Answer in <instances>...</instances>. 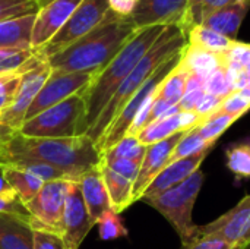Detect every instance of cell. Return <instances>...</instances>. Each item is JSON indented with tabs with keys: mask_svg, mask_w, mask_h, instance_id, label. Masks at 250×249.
I'll list each match as a JSON object with an SVG mask.
<instances>
[{
	"mask_svg": "<svg viewBox=\"0 0 250 249\" xmlns=\"http://www.w3.org/2000/svg\"><path fill=\"white\" fill-rule=\"evenodd\" d=\"M136 31L129 16L108 10L103 22L92 31L47 60L54 70L98 73Z\"/></svg>",
	"mask_w": 250,
	"mask_h": 249,
	"instance_id": "1",
	"label": "cell"
},
{
	"mask_svg": "<svg viewBox=\"0 0 250 249\" xmlns=\"http://www.w3.org/2000/svg\"><path fill=\"white\" fill-rule=\"evenodd\" d=\"M41 160L62 172L75 183L81 176L101 163V153L95 142L86 136L73 138H29L19 132L9 145V163L12 158Z\"/></svg>",
	"mask_w": 250,
	"mask_h": 249,
	"instance_id": "2",
	"label": "cell"
},
{
	"mask_svg": "<svg viewBox=\"0 0 250 249\" xmlns=\"http://www.w3.org/2000/svg\"><path fill=\"white\" fill-rule=\"evenodd\" d=\"M164 28L166 26H148L138 29L108 65L95 73L89 87L82 92L86 103V132L97 122L120 84L163 34Z\"/></svg>",
	"mask_w": 250,
	"mask_h": 249,
	"instance_id": "3",
	"label": "cell"
},
{
	"mask_svg": "<svg viewBox=\"0 0 250 249\" xmlns=\"http://www.w3.org/2000/svg\"><path fill=\"white\" fill-rule=\"evenodd\" d=\"M188 45V37L179 26H166L163 34L154 43V45L148 50V53L141 59V62L135 66V69L129 73V76L120 84L97 122L86 132L95 145L105 134L113 120L119 116L126 103L133 97V94L148 81V78L167 60L182 53Z\"/></svg>",
	"mask_w": 250,
	"mask_h": 249,
	"instance_id": "4",
	"label": "cell"
},
{
	"mask_svg": "<svg viewBox=\"0 0 250 249\" xmlns=\"http://www.w3.org/2000/svg\"><path fill=\"white\" fill-rule=\"evenodd\" d=\"M204 182L205 173L199 169L182 183L155 197L141 200L167 219V222L180 236L182 245H189L196 239L198 226L193 223L192 214Z\"/></svg>",
	"mask_w": 250,
	"mask_h": 249,
	"instance_id": "5",
	"label": "cell"
},
{
	"mask_svg": "<svg viewBox=\"0 0 250 249\" xmlns=\"http://www.w3.org/2000/svg\"><path fill=\"white\" fill-rule=\"evenodd\" d=\"M29 138H73L86 135V103L82 92L48 107L18 131Z\"/></svg>",
	"mask_w": 250,
	"mask_h": 249,
	"instance_id": "6",
	"label": "cell"
},
{
	"mask_svg": "<svg viewBox=\"0 0 250 249\" xmlns=\"http://www.w3.org/2000/svg\"><path fill=\"white\" fill-rule=\"evenodd\" d=\"M182 53L176 54L174 57H171L170 60H167L166 63H163L149 78L148 81L133 94V97L126 103V106L122 109V112L119 113V116L113 120V123L108 126V129L105 131V134L101 136V139L97 142V148L101 153V156L108 151L111 147H114L123 136H126L129 134V129L132 126V123L135 122L138 113L141 112V109L149 103L155 94L158 87L161 85V82L166 79V76L177 66V63L182 59Z\"/></svg>",
	"mask_w": 250,
	"mask_h": 249,
	"instance_id": "7",
	"label": "cell"
},
{
	"mask_svg": "<svg viewBox=\"0 0 250 249\" xmlns=\"http://www.w3.org/2000/svg\"><path fill=\"white\" fill-rule=\"evenodd\" d=\"M50 73L51 66L48 60L35 51L34 56L22 66V78L18 91L10 107L1 114L0 122L18 132L25 122V116L31 104L34 103L35 97L48 79Z\"/></svg>",
	"mask_w": 250,
	"mask_h": 249,
	"instance_id": "8",
	"label": "cell"
},
{
	"mask_svg": "<svg viewBox=\"0 0 250 249\" xmlns=\"http://www.w3.org/2000/svg\"><path fill=\"white\" fill-rule=\"evenodd\" d=\"M110 10L108 0H82L64 26L37 53L45 59L60 53L103 22Z\"/></svg>",
	"mask_w": 250,
	"mask_h": 249,
	"instance_id": "9",
	"label": "cell"
},
{
	"mask_svg": "<svg viewBox=\"0 0 250 249\" xmlns=\"http://www.w3.org/2000/svg\"><path fill=\"white\" fill-rule=\"evenodd\" d=\"M73 182L51 181L44 182L40 192L25 204L29 213V223L34 230L62 235V219L66 195Z\"/></svg>",
	"mask_w": 250,
	"mask_h": 249,
	"instance_id": "10",
	"label": "cell"
},
{
	"mask_svg": "<svg viewBox=\"0 0 250 249\" xmlns=\"http://www.w3.org/2000/svg\"><path fill=\"white\" fill-rule=\"evenodd\" d=\"M204 236L221 239L231 247L250 249V194L214 222L198 226L196 239Z\"/></svg>",
	"mask_w": 250,
	"mask_h": 249,
	"instance_id": "11",
	"label": "cell"
},
{
	"mask_svg": "<svg viewBox=\"0 0 250 249\" xmlns=\"http://www.w3.org/2000/svg\"><path fill=\"white\" fill-rule=\"evenodd\" d=\"M94 76L95 73L91 72H63L51 69L48 79L45 81L41 91L31 104L25 116V120L32 119L38 113L47 110L54 104H59L60 101L69 98L70 95L85 92Z\"/></svg>",
	"mask_w": 250,
	"mask_h": 249,
	"instance_id": "12",
	"label": "cell"
},
{
	"mask_svg": "<svg viewBox=\"0 0 250 249\" xmlns=\"http://www.w3.org/2000/svg\"><path fill=\"white\" fill-rule=\"evenodd\" d=\"M189 0H138L129 16L136 29L148 26H179L185 32Z\"/></svg>",
	"mask_w": 250,
	"mask_h": 249,
	"instance_id": "13",
	"label": "cell"
},
{
	"mask_svg": "<svg viewBox=\"0 0 250 249\" xmlns=\"http://www.w3.org/2000/svg\"><path fill=\"white\" fill-rule=\"evenodd\" d=\"M88 208L85 205L81 188L78 183H72L66 195L63 219H62V241L67 249H79L89 230L94 227Z\"/></svg>",
	"mask_w": 250,
	"mask_h": 249,
	"instance_id": "14",
	"label": "cell"
},
{
	"mask_svg": "<svg viewBox=\"0 0 250 249\" xmlns=\"http://www.w3.org/2000/svg\"><path fill=\"white\" fill-rule=\"evenodd\" d=\"M81 1L82 0H53L44 7H40L31 35V47L34 51L44 47L64 26Z\"/></svg>",
	"mask_w": 250,
	"mask_h": 249,
	"instance_id": "15",
	"label": "cell"
},
{
	"mask_svg": "<svg viewBox=\"0 0 250 249\" xmlns=\"http://www.w3.org/2000/svg\"><path fill=\"white\" fill-rule=\"evenodd\" d=\"M186 132L176 134V135H173V136H170L161 142H157V144L146 147V153H145V157L142 160L139 175L133 183V203L141 201L146 188L158 176V173L167 166L168 158H170L174 147L183 138Z\"/></svg>",
	"mask_w": 250,
	"mask_h": 249,
	"instance_id": "16",
	"label": "cell"
},
{
	"mask_svg": "<svg viewBox=\"0 0 250 249\" xmlns=\"http://www.w3.org/2000/svg\"><path fill=\"white\" fill-rule=\"evenodd\" d=\"M214 147L215 145L208 147L204 151H201L192 157H188V158H183V160H179V161H174V163L166 166L158 173V176L151 182V185L146 188V191L144 192L141 200L155 197V195L182 183L183 181H186L190 175H193L196 170L201 169V164L204 163V160L208 157V154L211 153V150Z\"/></svg>",
	"mask_w": 250,
	"mask_h": 249,
	"instance_id": "17",
	"label": "cell"
},
{
	"mask_svg": "<svg viewBox=\"0 0 250 249\" xmlns=\"http://www.w3.org/2000/svg\"><path fill=\"white\" fill-rule=\"evenodd\" d=\"M202 122V119L195 112H177L171 116H164L152 123H149L146 128H144L136 136L139 142L145 147H149L152 144L161 142L176 134L188 132L198 126Z\"/></svg>",
	"mask_w": 250,
	"mask_h": 249,
	"instance_id": "18",
	"label": "cell"
},
{
	"mask_svg": "<svg viewBox=\"0 0 250 249\" xmlns=\"http://www.w3.org/2000/svg\"><path fill=\"white\" fill-rule=\"evenodd\" d=\"M78 185L81 188L88 213H89L91 219L94 220V223L97 225L100 217L107 210L111 208L105 182H104V178L101 173V163L98 166L92 167L91 170L85 172L81 176Z\"/></svg>",
	"mask_w": 250,
	"mask_h": 249,
	"instance_id": "19",
	"label": "cell"
},
{
	"mask_svg": "<svg viewBox=\"0 0 250 249\" xmlns=\"http://www.w3.org/2000/svg\"><path fill=\"white\" fill-rule=\"evenodd\" d=\"M34 233L29 219L0 213V249H34Z\"/></svg>",
	"mask_w": 250,
	"mask_h": 249,
	"instance_id": "20",
	"label": "cell"
},
{
	"mask_svg": "<svg viewBox=\"0 0 250 249\" xmlns=\"http://www.w3.org/2000/svg\"><path fill=\"white\" fill-rule=\"evenodd\" d=\"M250 9L249 0H240L233 4H229L226 7L218 9L212 15H209L202 25L230 38V40H237V32L248 15Z\"/></svg>",
	"mask_w": 250,
	"mask_h": 249,
	"instance_id": "21",
	"label": "cell"
},
{
	"mask_svg": "<svg viewBox=\"0 0 250 249\" xmlns=\"http://www.w3.org/2000/svg\"><path fill=\"white\" fill-rule=\"evenodd\" d=\"M35 15L0 22V48H32L31 35Z\"/></svg>",
	"mask_w": 250,
	"mask_h": 249,
	"instance_id": "22",
	"label": "cell"
},
{
	"mask_svg": "<svg viewBox=\"0 0 250 249\" xmlns=\"http://www.w3.org/2000/svg\"><path fill=\"white\" fill-rule=\"evenodd\" d=\"M101 173L105 182V188L108 192L111 208L120 214L129 205L133 204V182L120 176L110 167L101 163Z\"/></svg>",
	"mask_w": 250,
	"mask_h": 249,
	"instance_id": "23",
	"label": "cell"
},
{
	"mask_svg": "<svg viewBox=\"0 0 250 249\" xmlns=\"http://www.w3.org/2000/svg\"><path fill=\"white\" fill-rule=\"evenodd\" d=\"M180 63L188 69L190 75H196L202 79H207L214 70L223 66V57L221 54L209 53L188 44L183 50Z\"/></svg>",
	"mask_w": 250,
	"mask_h": 249,
	"instance_id": "24",
	"label": "cell"
},
{
	"mask_svg": "<svg viewBox=\"0 0 250 249\" xmlns=\"http://www.w3.org/2000/svg\"><path fill=\"white\" fill-rule=\"evenodd\" d=\"M4 176L10 188L15 191V194L23 204L35 198V195L44 185V182L35 175L12 164L4 166Z\"/></svg>",
	"mask_w": 250,
	"mask_h": 249,
	"instance_id": "25",
	"label": "cell"
},
{
	"mask_svg": "<svg viewBox=\"0 0 250 249\" xmlns=\"http://www.w3.org/2000/svg\"><path fill=\"white\" fill-rule=\"evenodd\" d=\"M188 44L192 47H198L201 50L215 53V54H224L234 43V40H230L204 25H195L192 26L188 34Z\"/></svg>",
	"mask_w": 250,
	"mask_h": 249,
	"instance_id": "26",
	"label": "cell"
},
{
	"mask_svg": "<svg viewBox=\"0 0 250 249\" xmlns=\"http://www.w3.org/2000/svg\"><path fill=\"white\" fill-rule=\"evenodd\" d=\"M190 73L188 72V69L179 62L177 66L166 76V79L161 82V85L157 90V98L166 101L170 106H179V103L182 101L186 87H188V81H189Z\"/></svg>",
	"mask_w": 250,
	"mask_h": 249,
	"instance_id": "27",
	"label": "cell"
},
{
	"mask_svg": "<svg viewBox=\"0 0 250 249\" xmlns=\"http://www.w3.org/2000/svg\"><path fill=\"white\" fill-rule=\"evenodd\" d=\"M229 170L239 179H250V141H240L226 151Z\"/></svg>",
	"mask_w": 250,
	"mask_h": 249,
	"instance_id": "28",
	"label": "cell"
},
{
	"mask_svg": "<svg viewBox=\"0 0 250 249\" xmlns=\"http://www.w3.org/2000/svg\"><path fill=\"white\" fill-rule=\"evenodd\" d=\"M237 119L234 116H230L227 113H223L221 110L215 112L214 114H211L209 117L204 119L198 126V132L199 135L205 139L207 144L215 145L218 138L236 122Z\"/></svg>",
	"mask_w": 250,
	"mask_h": 249,
	"instance_id": "29",
	"label": "cell"
},
{
	"mask_svg": "<svg viewBox=\"0 0 250 249\" xmlns=\"http://www.w3.org/2000/svg\"><path fill=\"white\" fill-rule=\"evenodd\" d=\"M240 0H189V10H188V21L185 26V34L195 26V25H202V22L217 12L221 7H226L229 4H233Z\"/></svg>",
	"mask_w": 250,
	"mask_h": 249,
	"instance_id": "30",
	"label": "cell"
},
{
	"mask_svg": "<svg viewBox=\"0 0 250 249\" xmlns=\"http://www.w3.org/2000/svg\"><path fill=\"white\" fill-rule=\"evenodd\" d=\"M9 164L21 167V169L35 175L42 182H51V181H69V182H72L64 172H62V170H59V169H56V167L44 163V161H41V160L22 157V158H12Z\"/></svg>",
	"mask_w": 250,
	"mask_h": 249,
	"instance_id": "31",
	"label": "cell"
},
{
	"mask_svg": "<svg viewBox=\"0 0 250 249\" xmlns=\"http://www.w3.org/2000/svg\"><path fill=\"white\" fill-rule=\"evenodd\" d=\"M208 147H212L211 144H207L205 139L199 135L196 126L190 131H188L183 138L177 142V145L174 147L170 158H168V164L174 163V161H179V160H183V158H188V157H192L201 151H204L205 148Z\"/></svg>",
	"mask_w": 250,
	"mask_h": 249,
	"instance_id": "32",
	"label": "cell"
},
{
	"mask_svg": "<svg viewBox=\"0 0 250 249\" xmlns=\"http://www.w3.org/2000/svg\"><path fill=\"white\" fill-rule=\"evenodd\" d=\"M145 153H146V147L139 142L138 136L126 135L114 147H111L108 151H105L101 157H104V158H127V160H133V161H138L142 164Z\"/></svg>",
	"mask_w": 250,
	"mask_h": 249,
	"instance_id": "33",
	"label": "cell"
},
{
	"mask_svg": "<svg viewBox=\"0 0 250 249\" xmlns=\"http://www.w3.org/2000/svg\"><path fill=\"white\" fill-rule=\"evenodd\" d=\"M97 225H98V233L101 241H114L127 236V229L125 227L120 214H117L113 208L107 210L100 217Z\"/></svg>",
	"mask_w": 250,
	"mask_h": 249,
	"instance_id": "34",
	"label": "cell"
},
{
	"mask_svg": "<svg viewBox=\"0 0 250 249\" xmlns=\"http://www.w3.org/2000/svg\"><path fill=\"white\" fill-rule=\"evenodd\" d=\"M38 10L35 0H0V22L35 15Z\"/></svg>",
	"mask_w": 250,
	"mask_h": 249,
	"instance_id": "35",
	"label": "cell"
},
{
	"mask_svg": "<svg viewBox=\"0 0 250 249\" xmlns=\"http://www.w3.org/2000/svg\"><path fill=\"white\" fill-rule=\"evenodd\" d=\"M22 78V69L13 72H0V117L10 107Z\"/></svg>",
	"mask_w": 250,
	"mask_h": 249,
	"instance_id": "36",
	"label": "cell"
},
{
	"mask_svg": "<svg viewBox=\"0 0 250 249\" xmlns=\"http://www.w3.org/2000/svg\"><path fill=\"white\" fill-rule=\"evenodd\" d=\"M34 53L32 48H0V72L21 70Z\"/></svg>",
	"mask_w": 250,
	"mask_h": 249,
	"instance_id": "37",
	"label": "cell"
},
{
	"mask_svg": "<svg viewBox=\"0 0 250 249\" xmlns=\"http://www.w3.org/2000/svg\"><path fill=\"white\" fill-rule=\"evenodd\" d=\"M204 84H205V79H202L201 76H196V75L189 76L185 95H183L182 101L179 103V109L182 112H193L196 109V106L199 104L202 97L207 94Z\"/></svg>",
	"mask_w": 250,
	"mask_h": 249,
	"instance_id": "38",
	"label": "cell"
},
{
	"mask_svg": "<svg viewBox=\"0 0 250 249\" xmlns=\"http://www.w3.org/2000/svg\"><path fill=\"white\" fill-rule=\"evenodd\" d=\"M204 88H205V92L214 94V95H218V97H223V98L234 91V88H233V85H231V82H230V79L227 76V72H226L224 66L214 70L205 79Z\"/></svg>",
	"mask_w": 250,
	"mask_h": 249,
	"instance_id": "39",
	"label": "cell"
},
{
	"mask_svg": "<svg viewBox=\"0 0 250 249\" xmlns=\"http://www.w3.org/2000/svg\"><path fill=\"white\" fill-rule=\"evenodd\" d=\"M220 110L223 113L234 116L236 119H240L245 113L250 110V100L240 91H233L231 94L223 98Z\"/></svg>",
	"mask_w": 250,
	"mask_h": 249,
	"instance_id": "40",
	"label": "cell"
},
{
	"mask_svg": "<svg viewBox=\"0 0 250 249\" xmlns=\"http://www.w3.org/2000/svg\"><path fill=\"white\" fill-rule=\"evenodd\" d=\"M223 57V66H239L243 68L250 63V44L248 43H240V41H234L233 45L224 53L221 54Z\"/></svg>",
	"mask_w": 250,
	"mask_h": 249,
	"instance_id": "41",
	"label": "cell"
},
{
	"mask_svg": "<svg viewBox=\"0 0 250 249\" xmlns=\"http://www.w3.org/2000/svg\"><path fill=\"white\" fill-rule=\"evenodd\" d=\"M101 163L133 183H135V181L139 175V169H141V163L127 160V158H104V157H101Z\"/></svg>",
	"mask_w": 250,
	"mask_h": 249,
	"instance_id": "42",
	"label": "cell"
},
{
	"mask_svg": "<svg viewBox=\"0 0 250 249\" xmlns=\"http://www.w3.org/2000/svg\"><path fill=\"white\" fill-rule=\"evenodd\" d=\"M221 103H223V97H218V95L207 92L202 97V100L199 101V104L196 106V109L193 112L204 120V119L209 117L211 114H214L215 112H218Z\"/></svg>",
	"mask_w": 250,
	"mask_h": 249,
	"instance_id": "43",
	"label": "cell"
},
{
	"mask_svg": "<svg viewBox=\"0 0 250 249\" xmlns=\"http://www.w3.org/2000/svg\"><path fill=\"white\" fill-rule=\"evenodd\" d=\"M34 249H67L62 238L54 233L38 232L34 233Z\"/></svg>",
	"mask_w": 250,
	"mask_h": 249,
	"instance_id": "44",
	"label": "cell"
},
{
	"mask_svg": "<svg viewBox=\"0 0 250 249\" xmlns=\"http://www.w3.org/2000/svg\"><path fill=\"white\" fill-rule=\"evenodd\" d=\"M182 249H243L239 247H231L230 244L217 239V238H211V236H204V238H198L193 242H190L189 245H182Z\"/></svg>",
	"mask_w": 250,
	"mask_h": 249,
	"instance_id": "45",
	"label": "cell"
},
{
	"mask_svg": "<svg viewBox=\"0 0 250 249\" xmlns=\"http://www.w3.org/2000/svg\"><path fill=\"white\" fill-rule=\"evenodd\" d=\"M16 131L0 122V164H9V145Z\"/></svg>",
	"mask_w": 250,
	"mask_h": 249,
	"instance_id": "46",
	"label": "cell"
},
{
	"mask_svg": "<svg viewBox=\"0 0 250 249\" xmlns=\"http://www.w3.org/2000/svg\"><path fill=\"white\" fill-rule=\"evenodd\" d=\"M138 0H108L110 10L120 16H130Z\"/></svg>",
	"mask_w": 250,
	"mask_h": 249,
	"instance_id": "47",
	"label": "cell"
},
{
	"mask_svg": "<svg viewBox=\"0 0 250 249\" xmlns=\"http://www.w3.org/2000/svg\"><path fill=\"white\" fill-rule=\"evenodd\" d=\"M0 198L9 201V203H16V201H21L18 198V195L15 194V191L10 188V185L7 183L6 181V176H4V166L0 164Z\"/></svg>",
	"mask_w": 250,
	"mask_h": 249,
	"instance_id": "48",
	"label": "cell"
},
{
	"mask_svg": "<svg viewBox=\"0 0 250 249\" xmlns=\"http://www.w3.org/2000/svg\"><path fill=\"white\" fill-rule=\"evenodd\" d=\"M37 1V4H38V7H44L45 4H48L50 1H53V0H35Z\"/></svg>",
	"mask_w": 250,
	"mask_h": 249,
	"instance_id": "49",
	"label": "cell"
},
{
	"mask_svg": "<svg viewBox=\"0 0 250 249\" xmlns=\"http://www.w3.org/2000/svg\"><path fill=\"white\" fill-rule=\"evenodd\" d=\"M249 1H250V0H249Z\"/></svg>",
	"mask_w": 250,
	"mask_h": 249,
	"instance_id": "50",
	"label": "cell"
}]
</instances>
